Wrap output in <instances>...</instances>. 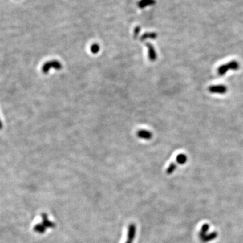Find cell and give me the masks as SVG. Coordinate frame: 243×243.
I'll use <instances>...</instances> for the list:
<instances>
[{"mask_svg": "<svg viewBox=\"0 0 243 243\" xmlns=\"http://www.w3.org/2000/svg\"><path fill=\"white\" fill-rule=\"evenodd\" d=\"M240 68V65L239 63L237 61H231L230 62L227 63V64H223L222 66H220L217 69V73L220 76H224L229 70H237Z\"/></svg>", "mask_w": 243, "mask_h": 243, "instance_id": "cell-1", "label": "cell"}, {"mask_svg": "<svg viewBox=\"0 0 243 243\" xmlns=\"http://www.w3.org/2000/svg\"><path fill=\"white\" fill-rule=\"evenodd\" d=\"M54 68L55 70H61L62 68V65L60 62L58 60H51L47 62L43 65L41 68V71L44 74H47L51 68Z\"/></svg>", "mask_w": 243, "mask_h": 243, "instance_id": "cell-2", "label": "cell"}, {"mask_svg": "<svg viewBox=\"0 0 243 243\" xmlns=\"http://www.w3.org/2000/svg\"><path fill=\"white\" fill-rule=\"evenodd\" d=\"M228 91V88L224 84H217L209 87V91L211 93L225 94Z\"/></svg>", "mask_w": 243, "mask_h": 243, "instance_id": "cell-3", "label": "cell"}, {"mask_svg": "<svg viewBox=\"0 0 243 243\" xmlns=\"http://www.w3.org/2000/svg\"><path fill=\"white\" fill-rule=\"evenodd\" d=\"M136 232V225L131 224L129 225L128 228V234H127V241L130 242H133L134 239L135 238Z\"/></svg>", "mask_w": 243, "mask_h": 243, "instance_id": "cell-4", "label": "cell"}, {"mask_svg": "<svg viewBox=\"0 0 243 243\" xmlns=\"http://www.w3.org/2000/svg\"><path fill=\"white\" fill-rule=\"evenodd\" d=\"M146 45L148 48V54H149V60L151 62L156 61L157 58V53H156V50H155L153 46L149 43H147Z\"/></svg>", "mask_w": 243, "mask_h": 243, "instance_id": "cell-5", "label": "cell"}, {"mask_svg": "<svg viewBox=\"0 0 243 243\" xmlns=\"http://www.w3.org/2000/svg\"><path fill=\"white\" fill-rule=\"evenodd\" d=\"M136 135L139 138L145 140H149L152 138V133L149 132V130L144 129L138 130L136 132Z\"/></svg>", "mask_w": 243, "mask_h": 243, "instance_id": "cell-6", "label": "cell"}, {"mask_svg": "<svg viewBox=\"0 0 243 243\" xmlns=\"http://www.w3.org/2000/svg\"><path fill=\"white\" fill-rule=\"evenodd\" d=\"M42 225L45 228H54L55 227V224L53 223L52 221H51L50 220H48L47 218V215L46 213H43L42 214Z\"/></svg>", "mask_w": 243, "mask_h": 243, "instance_id": "cell-7", "label": "cell"}, {"mask_svg": "<svg viewBox=\"0 0 243 243\" xmlns=\"http://www.w3.org/2000/svg\"><path fill=\"white\" fill-rule=\"evenodd\" d=\"M156 3V0H140L138 2V7L139 8H144L147 6L154 5Z\"/></svg>", "mask_w": 243, "mask_h": 243, "instance_id": "cell-8", "label": "cell"}, {"mask_svg": "<svg viewBox=\"0 0 243 243\" xmlns=\"http://www.w3.org/2000/svg\"><path fill=\"white\" fill-rule=\"evenodd\" d=\"M157 37V34L156 33H147L143 34L141 37H140V41H145L146 39H156Z\"/></svg>", "mask_w": 243, "mask_h": 243, "instance_id": "cell-9", "label": "cell"}, {"mask_svg": "<svg viewBox=\"0 0 243 243\" xmlns=\"http://www.w3.org/2000/svg\"><path fill=\"white\" fill-rule=\"evenodd\" d=\"M187 160V157L184 154H180L176 157V161L180 164H184Z\"/></svg>", "mask_w": 243, "mask_h": 243, "instance_id": "cell-10", "label": "cell"}, {"mask_svg": "<svg viewBox=\"0 0 243 243\" xmlns=\"http://www.w3.org/2000/svg\"><path fill=\"white\" fill-rule=\"evenodd\" d=\"M34 230L36 232H38V233L43 234L45 232V230H46V228H45L42 224H37L36 226H34Z\"/></svg>", "mask_w": 243, "mask_h": 243, "instance_id": "cell-11", "label": "cell"}, {"mask_svg": "<svg viewBox=\"0 0 243 243\" xmlns=\"http://www.w3.org/2000/svg\"><path fill=\"white\" fill-rule=\"evenodd\" d=\"M99 49H100L99 45L97 43H94L91 46V51L94 54H97V53L99 51Z\"/></svg>", "mask_w": 243, "mask_h": 243, "instance_id": "cell-12", "label": "cell"}, {"mask_svg": "<svg viewBox=\"0 0 243 243\" xmlns=\"http://www.w3.org/2000/svg\"><path fill=\"white\" fill-rule=\"evenodd\" d=\"M176 165L174 163H172L170 165H169V167L168 168L166 172L168 174H171L174 172V171L176 170Z\"/></svg>", "mask_w": 243, "mask_h": 243, "instance_id": "cell-13", "label": "cell"}, {"mask_svg": "<svg viewBox=\"0 0 243 243\" xmlns=\"http://www.w3.org/2000/svg\"><path fill=\"white\" fill-rule=\"evenodd\" d=\"M140 30H141V29H140V26H136L135 29V30H134V37L135 38L138 37V35L140 32Z\"/></svg>", "mask_w": 243, "mask_h": 243, "instance_id": "cell-14", "label": "cell"}, {"mask_svg": "<svg viewBox=\"0 0 243 243\" xmlns=\"http://www.w3.org/2000/svg\"><path fill=\"white\" fill-rule=\"evenodd\" d=\"M3 128V124L1 121V119H0V130H2Z\"/></svg>", "mask_w": 243, "mask_h": 243, "instance_id": "cell-15", "label": "cell"}, {"mask_svg": "<svg viewBox=\"0 0 243 243\" xmlns=\"http://www.w3.org/2000/svg\"><path fill=\"white\" fill-rule=\"evenodd\" d=\"M125 243H132V242H130V241H126V242Z\"/></svg>", "mask_w": 243, "mask_h": 243, "instance_id": "cell-16", "label": "cell"}]
</instances>
